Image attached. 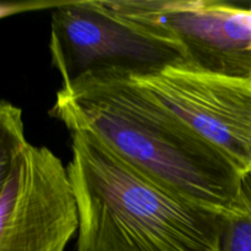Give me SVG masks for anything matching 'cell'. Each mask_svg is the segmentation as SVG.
<instances>
[{
  "instance_id": "cell-6",
  "label": "cell",
  "mask_w": 251,
  "mask_h": 251,
  "mask_svg": "<svg viewBox=\"0 0 251 251\" xmlns=\"http://www.w3.org/2000/svg\"><path fill=\"white\" fill-rule=\"evenodd\" d=\"M142 90L222 152L242 176L251 172V77L176 64L131 75Z\"/></svg>"
},
{
  "instance_id": "cell-2",
  "label": "cell",
  "mask_w": 251,
  "mask_h": 251,
  "mask_svg": "<svg viewBox=\"0 0 251 251\" xmlns=\"http://www.w3.org/2000/svg\"><path fill=\"white\" fill-rule=\"evenodd\" d=\"M70 134L76 251H222L229 215L157 183L90 132Z\"/></svg>"
},
{
  "instance_id": "cell-8",
  "label": "cell",
  "mask_w": 251,
  "mask_h": 251,
  "mask_svg": "<svg viewBox=\"0 0 251 251\" xmlns=\"http://www.w3.org/2000/svg\"><path fill=\"white\" fill-rule=\"evenodd\" d=\"M22 112L7 100L0 105V163L10 161L27 146Z\"/></svg>"
},
{
  "instance_id": "cell-4",
  "label": "cell",
  "mask_w": 251,
  "mask_h": 251,
  "mask_svg": "<svg viewBox=\"0 0 251 251\" xmlns=\"http://www.w3.org/2000/svg\"><path fill=\"white\" fill-rule=\"evenodd\" d=\"M0 251H64L80 227L68 167L32 144L0 163Z\"/></svg>"
},
{
  "instance_id": "cell-5",
  "label": "cell",
  "mask_w": 251,
  "mask_h": 251,
  "mask_svg": "<svg viewBox=\"0 0 251 251\" xmlns=\"http://www.w3.org/2000/svg\"><path fill=\"white\" fill-rule=\"evenodd\" d=\"M49 49L63 85L95 71L141 75L185 64L178 47L122 21L102 0L56 5L51 14Z\"/></svg>"
},
{
  "instance_id": "cell-7",
  "label": "cell",
  "mask_w": 251,
  "mask_h": 251,
  "mask_svg": "<svg viewBox=\"0 0 251 251\" xmlns=\"http://www.w3.org/2000/svg\"><path fill=\"white\" fill-rule=\"evenodd\" d=\"M222 251H251V172L242 176L238 211L226 226Z\"/></svg>"
},
{
  "instance_id": "cell-1",
  "label": "cell",
  "mask_w": 251,
  "mask_h": 251,
  "mask_svg": "<svg viewBox=\"0 0 251 251\" xmlns=\"http://www.w3.org/2000/svg\"><path fill=\"white\" fill-rule=\"evenodd\" d=\"M50 114L179 195L226 215L238 211L242 174L234 164L129 73L95 71L64 83Z\"/></svg>"
},
{
  "instance_id": "cell-3",
  "label": "cell",
  "mask_w": 251,
  "mask_h": 251,
  "mask_svg": "<svg viewBox=\"0 0 251 251\" xmlns=\"http://www.w3.org/2000/svg\"><path fill=\"white\" fill-rule=\"evenodd\" d=\"M103 5L130 26L178 47L185 58L183 65L251 77V7L210 0H117Z\"/></svg>"
}]
</instances>
